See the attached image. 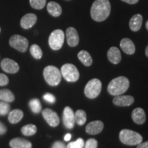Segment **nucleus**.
Here are the masks:
<instances>
[{
  "label": "nucleus",
  "instance_id": "nucleus-13",
  "mask_svg": "<svg viewBox=\"0 0 148 148\" xmlns=\"http://www.w3.org/2000/svg\"><path fill=\"white\" fill-rule=\"evenodd\" d=\"M134 99L130 95H116L112 102L117 106H129L134 103Z\"/></svg>",
  "mask_w": 148,
  "mask_h": 148
},
{
  "label": "nucleus",
  "instance_id": "nucleus-23",
  "mask_svg": "<svg viewBox=\"0 0 148 148\" xmlns=\"http://www.w3.org/2000/svg\"><path fill=\"white\" fill-rule=\"evenodd\" d=\"M23 112L19 109H15L10 112L8 115V120L11 123H17L23 119Z\"/></svg>",
  "mask_w": 148,
  "mask_h": 148
},
{
  "label": "nucleus",
  "instance_id": "nucleus-18",
  "mask_svg": "<svg viewBox=\"0 0 148 148\" xmlns=\"http://www.w3.org/2000/svg\"><path fill=\"white\" fill-rule=\"evenodd\" d=\"M120 47L123 52L128 55H132L135 52V45L130 38H124L120 42Z\"/></svg>",
  "mask_w": 148,
  "mask_h": 148
},
{
  "label": "nucleus",
  "instance_id": "nucleus-4",
  "mask_svg": "<svg viewBox=\"0 0 148 148\" xmlns=\"http://www.w3.org/2000/svg\"><path fill=\"white\" fill-rule=\"evenodd\" d=\"M43 76L48 84L55 86L60 84L62 74L56 66L49 65L44 69Z\"/></svg>",
  "mask_w": 148,
  "mask_h": 148
},
{
  "label": "nucleus",
  "instance_id": "nucleus-14",
  "mask_svg": "<svg viewBox=\"0 0 148 148\" xmlns=\"http://www.w3.org/2000/svg\"><path fill=\"white\" fill-rule=\"evenodd\" d=\"M37 21V16L35 14L33 13H28L24 15L21 18L20 25L22 28L23 29H29L31 28L34 24L36 23Z\"/></svg>",
  "mask_w": 148,
  "mask_h": 148
},
{
  "label": "nucleus",
  "instance_id": "nucleus-21",
  "mask_svg": "<svg viewBox=\"0 0 148 148\" xmlns=\"http://www.w3.org/2000/svg\"><path fill=\"white\" fill-rule=\"evenodd\" d=\"M47 9L49 14L54 17H58L62 14V8L59 3L55 1H50L48 3Z\"/></svg>",
  "mask_w": 148,
  "mask_h": 148
},
{
  "label": "nucleus",
  "instance_id": "nucleus-30",
  "mask_svg": "<svg viewBox=\"0 0 148 148\" xmlns=\"http://www.w3.org/2000/svg\"><path fill=\"white\" fill-rule=\"evenodd\" d=\"M84 146V141L82 138H79L75 141L71 142L66 146V148H83Z\"/></svg>",
  "mask_w": 148,
  "mask_h": 148
},
{
  "label": "nucleus",
  "instance_id": "nucleus-15",
  "mask_svg": "<svg viewBox=\"0 0 148 148\" xmlns=\"http://www.w3.org/2000/svg\"><path fill=\"white\" fill-rule=\"evenodd\" d=\"M103 123L101 121H94L90 122L86 127V132L91 135H95L103 130Z\"/></svg>",
  "mask_w": 148,
  "mask_h": 148
},
{
  "label": "nucleus",
  "instance_id": "nucleus-20",
  "mask_svg": "<svg viewBox=\"0 0 148 148\" xmlns=\"http://www.w3.org/2000/svg\"><path fill=\"white\" fill-rule=\"evenodd\" d=\"M11 148H32L30 141L22 138H14L10 141Z\"/></svg>",
  "mask_w": 148,
  "mask_h": 148
},
{
  "label": "nucleus",
  "instance_id": "nucleus-19",
  "mask_svg": "<svg viewBox=\"0 0 148 148\" xmlns=\"http://www.w3.org/2000/svg\"><path fill=\"white\" fill-rule=\"evenodd\" d=\"M142 23H143V16H142L141 14H134L130 20V28L133 32H137L141 27Z\"/></svg>",
  "mask_w": 148,
  "mask_h": 148
},
{
  "label": "nucleus",
  "instance_id": "nucleus-24",
  "mask_svg": "<svg viewBox=\"0 0 148 148\" xmlns=\"http://www.w3.org/2000/svg\"><path fill=\"white\" fill-rule=\"evenodd\" d=\"M0 100L5 102H12L14 100V95L9 89L0 90Z\"/></svg>",
  "mask_w": 148,
  "mask_h": 148
},
{
  "label": "nucleus",
  "instance_id": "nucleus-16",
  "mask_svg": "<svg viewBox=\"0 0 148 148\" xmlns=\"http://www.w3.org/2000/svg\"><path fill=\"white\" fill-rule=\"evenodd\" d=\"M108 60L112 64L119 63L121 60V55L119 49L116 47H112L108 49L107 53Z\"/></svg>",
  "mask_w": 148,
  "mask_h": 148
},
{
  "label": "nucleus",
  "instance_id": "nucleus-42",
  "mask_svg": "<svg viewBox=\"0 0 148 148\" xmlns=\"http://www.w3.org/2000/svg\"><path fill=\"white\" fill-rule=\"evenodd\" d=\"M0 32H1V27H0Z\"/></svg>",
  "mask_w": 148,
  "mask_h": 148
},
{
  "label": "nucleus",
  "instance_id": "nucleus-35",
  "mask_svg": "<svg viewBox=\"0 0 148 148\" xmlns=\"http://www.w3.org/2000/svg\"><path fill=\"white\" fill-rule=\"evenodd\" d=\"M51 148H66V146L61 141H56L53 143Z\"/></svg>",
  "mask_w": 148,
  "mask_h": 148
},
{
  "label": "nucleus",
  "instance_id": "nucleus-41",
  "mask_svg": "<svg viewBox=\"0 0 148 148\" xmlns=\"http://www.w3.org/2000/svg\"><path fill=\"white\" fill-rule=\"evenodd\" d=\"M145 27H146V29L148 30V21L146 22V23H145Z\"/></svg>",
  "mask_w": 148,
  "mask_h": 148
},
{
  "label": "nucleus",
  "instance_id": "nucleus-27",
  "mask_svg": "<svg viewBox=\"0 0 148 148\" xmlns=\"http://www.w3.org/2000/svg\"><path fill=\"white\" fill-rule=\"evenodd\" d=\"M29 106L34 113H39L40 111H41V103H40V101L38 99H31L29 102Z\"/></svg>",
  "mask_w": 148,
  "mask_h": 148
},
{
  "label": "nucleus",
  "instance_id": "nucleus-26",
  "mask_svg": "<svg viewBox=\"0 0 148 148\" xmlns=\"http://www.w3.org/2000/svg\"><path fill=\"white\" fill-rule=\"evenodd\" d=\"M36 131V126L33 124H27L26 125H24V126L21 128L22 134L27 136H32V135L35 134Z\"/></svg>",
  "mask_w": 148,
  "mask_h": 148
},
{
  "label": "nucleus",
  "instance_id": "nucleus-33",
  "mask_svg": "<svg viewBox=\"0 0 148 148\" xmlns=\"http://www.w3.org/2000/svg\"><path fill=\"white\" fill-rule=\"evenodd\" d=\"M43 99L47 102L53 103L56 101V97L51 93H46L43 96Z\"/></svg>",
  "mask_w": 148,
  "mask_h": 148
},
{
  "label": "nucleus",
  "instance_id": "nucleus-25",
  "mask_svg": "<svg viewBox=\"0 0 148 148\" xmlns=\"http://www.w3.org/2000/svg\"><path fill=\"white\" fill-rule=\"evenodd\" d=\"M75 121L77 125H84L86 121V114L85 111L82 110H77L75 112Z\"/></svg>",
  "mask_w": 148,
  "mask_h": 148
},
{
  "label": "nucleus",
  "instance_id": "nucleus-29",
  "mask_svg": "<svg viewBox=\"0 0 148 148\" xmlns=\"http://www.w3.org/2000/svg\"><path fill=\"white\" fill-rule=\"evenodd\" d=\"M47 0H29L31 7L36 10H40L45 7Z\"/></svg>",
  "mask_w": 148,
  "mask_h": 148
},
{
  "label": "nucleus",
  "instance_id": "nucleus-37",
  "mask_svg": "<svg viewBox=\"0 0 148 148\" xmlns=\"http://www.w3.org/2000/svg\"><path fill=\"white\" fill-rule=\"evenodd\" d=\"M136 148H148V140L147 141L144 142V143H140L138 144Z\"/></svg>",
  "mask_w": 148,
  "mask_h": 148
},
{
  "label": "nucleus",
  "instance_id": "nucleus-1",
  "mask_svg": "<svg viewBox=\"0 0 148 148\" xmlns=\"http://www.w3.org/2000/svg\"><path fill=\"white\" fill-rule=\"evenodd\" d=\"M110 10L109 0H95L90 8V16L94 21L101 22L108 17Z\"/></svg>",
  "mask_w": 148,
  "mask_h": 148
},
{
  "label": "nucleus",
  "instance_id": "nucleus-36",
  "mask_svg": "<svg viewBox=\"0 0 148 148\" xmlns=\"http://www.w3.org/2000/svg\"><path fill=\"white\" fill-rule=\"evenodd\" d=\"M7 129L6 127L5 126V125L3 123L0 122V135L4 134L5 132H6Z\"/></svg>",
  "mask_w": 148,
  "mask_h": 148
},
{
  "label": "nucleus",
  "instance_id": "nucleus-32",
  "mask_svg": "<svg viewBox=\"0 0 148 148\" xmlns=\"http://www.w3.org/2000/svg\"><path fill=\"white\" fill-rule=\"evenodd\" d=\"M97 141L95 138H89L84 144V148H97Z\"/></svg>",
  "mask_w": 148,
  "mask_h": 148
},
{
  "label": "nucleus",
  "instance_id": "nucleus-22",
  "mask_svg": "<svg viewBox=\"0 0 148 148\" xmlns=\"http://www.w3.org/2000/svg\"><path fill=\"white\" fill-rule=\"evenodd\" d=\"M77 58L81 62L86 66H89L92 63V59L91 56L88 51L85 50H82L77 53Z\"/></svg>",
  "mask_w": 148,
  "mask_h": 148
},
{
  "label": "nucleus",
  "instance_id": "nucleus-12",
  "mask_svg": "<svg viewBox=\"0 0 148 148\" xmlns=\"http://www.w3.org/2000/svg\"><path fill=\"white\" fill-rule=\"evenodd\" d=\"M66 38L67 44L70 47H75L78 45L79 38L77 30L74 27H68L66 30Z\"/></svg>",
  "mask_w": 148,
  "mask_h": 148
},
{
  "label": "nucleus",
  "instance_id": "nucleus-9",
  "mask_svg": "<svg viewBox=\"0 0 148 148\" xmlns=\"http://www.w3.org/2000/svg\"><path fill=\"white\" fill-rule=\"evenodd\" d=\"M42 114L47 123L51 127H56L60 123V118L58 114L49 108H45L42 111Z\"/></svg>",
  "mask_w": 148,
  "mask_h": 148
},
{
  "label": "nucleus",
  "instance_id": "nucleus-5",
  "mask_svg": "<svg viewBox=\"0 0 148 148\" xmlns=\"http://www.w3.org/2000/svg\"><path fill=\"white\" fill-rule=\"evenodd\" d=\"M101 82L99 79L94 78L90 79L84 88V94L89 99H95L100 94Z\"/></svg>",
  "mask_w": 148,
  "mask_h": 148
},
{
  "label": "nucleus",
  "instance_id": "nucleus-7",
  "mask_svg": "<svg viewBox=\"0 0 148 148\" xmlns=\"http://www.w3.org/2000/svg\"><path fill=\"white\" fill-rule=\"evenodd\" d=\"M64 40V33L62 29H56L49 35V47L53 50H59L62 47Z\"/></svg>",
  "mask_w": 148,
  "mask_h": 148
},
{
  "label": "nucleus",
  "instance_id": "nucleus-11",
  "mask_svg": "<svg viewBox=\"0 0 148 148\" xmlns=\"http://www.w3.org/2000/svg\"><path fill=\"white\" fill-rule=\"evenodd\" d=\"M3 71L8 73H16L19 70V66L15 61L10 58H4L1 62Z\"/></svg>",
  "mask_w": 148,
  "mask_h": 148
},
{
  "label": "nucleus",
  "instance_id": "nucleus-39",
  "mask_svg": "<svg viewBox=\"0 0 148 148\" xmlns=\"http://www.w3.org/2000/svg\"><path fill=\"white\" fill-rule=\"evenodd\" d=\"M71 134H69V133H68V134H66L65 136H64V140H65V141H69V140L71 139Z\"/></svg>",
  "mask_w": 148,
  "mask_h": 148
},
{
  "label": "nucleus",
  "instance_id": "nucleus-2",
  "mask_svg": "<svg viewBox=\"0 0 148 148\" xmlns=\"http://www.w3.org/2000/svg\"><path fill=\"white\" fill-rule=\"evenodd\" d=\"M129 79L124 76H119L114 78L108 84V92L112 95H120L128 89Z\"/></svg>",
  "mask_w": 148,
  "mask_h": 148
},
{
  "label": "nucleus",
  "instance_id": "nucleus-40",
  "mask_svg": "<svg viewBox=\"0 0 148 148\" xmlns=\"http://www.w3.org/2000/svg\"><path fill=\"white\" fill-rule=\"evenodd\" d=\"M145 53L146 56L148 57V45H147V47H146V48H145Z\"/></svg>",
  "mask_w": 148,
  "mask_h": 148
},
{
  "label": "nucleus",
  "instance_id": "nucleus-38",
  "mask_svg": "<svg viewBox=\"0 0 148 148\" xmlns=\"http://www.w3.org/2000/svg\"><path fill=\"white\" fill-rule=\"evenodd\" d=\"M121 1H124V2L129 3V4H135L138 1V0H121Z\"/></svg>",
  "mask_w": 148,
  "mask_h": 148
},
{
  "label": "nucleus",
  "instance_id": "nucleus-3",
  "mask_svg": "<svg viewBox=\"0 0 148 148\" xmlns=\"http://www.w3.org/2000/svg\"><path fill=\"white\" fill-rule=\"evenodd\" d=\"M119 139L122 143L127 145H137L143 141V136L139 133L123 129L119 133Z\"/></svg>",
  "mask_w": 148,
  "mask_h": 148
},
{
  "label": "nucleus",
  "instance_id": "nucleus-10",
  "mask_svg": "<svg viewBox=\"0 0 148 148\" xmlns=\"http://www.w3.org/2000/svg\"><path fill=\"white\" fill-rule=\"evenodd\" d=\"M62 121L64 126L69 129H72L75 125V113L72 109L69 106L64 108L63 111Z\"/></svg>",
  "mask_w": 148,
  "mask_h": 148
},
{
  "label": "nucleus",
  "instance_id": "nucleus-6",
  "mask_svg": "<svg viewBox=\"0 0 148 148\" xmlns=\"http://www.w3.org/2000/svg\"><path fill=\"white\" fill-rule=\"evenodd\" d=\"M61 74L67 82H75L79 77V73L77 67L73 64H64L61 67Z\"/></svg>",
  "mask_w": 148,
  "mask_h": 148
},
{
  "label": "nucleus",
  "instance_id": "nucleus-8",
  "mask_svg": "<svg viewBox=\"0 0 148 148\" xmlns=\"http://www.w3.org/2000/svg\"><path fill=\"white\" fill-rule=\"evenodd\" d=\"M9 44L12 47L20 52H25L28 47V40L21 35L15 34L10 37Z\"/></svg>",
  "mask_w": 148,
  "mask_h": 148
},
{
  "label": "nucleus",
  "instance_id": "nucleus-34",
  "mask_svg": "<svg viewBox=\"0 0 148 148\" xmlns=\"http://www.w3.org/2000/svg\"><path fill=\"white\" fill-rule=\"evenodd\" d=\"M8 77L5 74L0 73V86H5L8 84Z\"/></svg>",
  "mask_w": 148,
  "mask_h": 148
},
{
  "label": "nucleus",
  "instance_id": "nucleus-17",
  "mask_svg": "<svg viewBox=\"0 0 148 148\" xmlns=\"http://www.w3.org/2000/svg\"><path fill=\"white\" fill-rule=\"evenodd\" d=\"M132 119L136 124H143L146 120L145 112L143 109L141 108H135L132 112Z\"/></svg>",
  "mask_w": 148,
  "mask_h": 148
},
{
  "label": "nucleus",
  "instance_id": "nucleus-28",
  "mask_svg": "<svg viewBox=\"0 0 148 148\" xmlns=\"http://www.w3.org/2000/svg\"><path fill=\"white\" fill-rule=\"evenodd\" d=\"M30 53L32 56L35 59H40L42 56V51L40 49V47L38 45L34 44L30 47L29 49Z\"/></svg>",
  "mask_w": 148,
  "mask_h": 148
},
{
  "label": "nucleus",
  "instance_id": "nucleus-31",
  "mask_svg": "<svg viewBox=\"0 0 148 148\" xmlns=\"http://www.w3.org/2000/svg\"><path fill=\"white\" fill-rule=\"evenodd\" d=\"M10 109V105L5 101H0V115L4 116L9 112Z\"/></svg>",
  "mask_w": 148,
  "mask_h": 148
}]
</instances>
